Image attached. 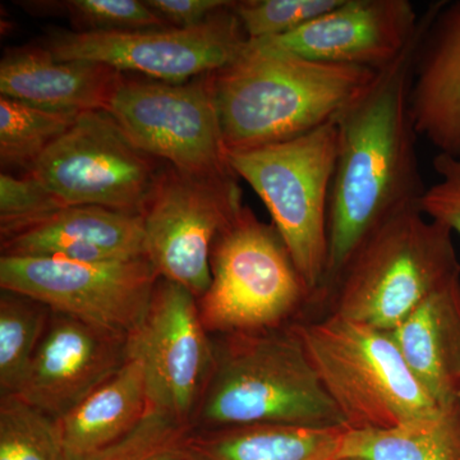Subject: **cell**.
I'll use <instances>...</instances> for the list:
<instances>
[{
    "label": "cell",
    "mask_w": 460,
    "mask_h": 460,
    "mask_svg": "<svg viewBox=\"0 0 460 460\" xmlns=\"http://www.w3.org/2000/svg\"><path fill=\"white\" fill-rule=\"evenodd\" d=\"M416 41L338 118L323 290L371 233L395 215L419 208L425 193L417 151L419 135L410 111L411 63Z\"/></svg>",
    "instance_id": "cell-1"
},
{
    "label": "cell",
    "mask_w": 460,
    "mask_h": 460,
    "mask_svg": "<svg viewBox=\"0 0 460 460\" xmlns=\"http://www.w3.org/2000/svg\"><path fill=\"white\" fill-rule=\"evenodd\" d=\"M380 72L314 62L246 42L211 74L226 151L293 140L335 123Z\"/></svg>",
    "instance_id": "cell-2"
},
{
    "label": "cell",
    "mask_w": 460,
    "mask_h": 460,
    "mask_svg": "<svg viewBox=\"0 0 460 460\" xmlns=\"http://www.w3.org/2000/svg\"><path fill=\"white\" fill-rule=\"evenodd\" d=\"M213 370L193 417V429L347 428L292 323L213 335Z\"/></svg>",
    "instance_id": "cell-3"
},
{
    "label": "cell",
    "mask_w": 460,
    "mask_h": 460,
    "mask_svg": "<svg viewBox=\"0 0 460 460\" xmlns=\"http://www.w3.org/2000/svg\"><path fill=\"white\" fill-rule=\"evenodd\" d=\"M452 230L419 208L371 233L319 302L345 319L392 332L428 296L460 278Z\"/></svg>",
    "instance_id": "cell-4"
},
{
    "label": "cell",
    "mask_w": 460,
    "mask_h": 460,
    "mask_svg": "<svg viewBox=\"0 0 460 460\" xmlns=\"http://www.w3.org/2000/svg\"><path fill=\"white\" fill-rule=\"evenodd\" d=\"M292 325L348 429L394 428L440 407L389 332L332 313Z\"/></svg>",
    "instance_id": "cell-5"
},
{
    "label": "cell",
    "mask_w": 460,
    "mask_h": 460,
    "mask_svg": "<svg viewBox=\"0 0 460 460\" xmlns=\"http://www.w3.org/2000/svg\"><path fill=\"white\" fill-rule=\"evenodd\" d=\"M337 155V122L279 144L226 151L232 171L252 187L270 213L314 304L325 284Z\"/></svg>",
    "instance_id": "cell-6"
},
{
    "label": "cell",
    "mask_w": 460,
    "mask_h": 460,
    "mask_svg": "<svg viewBox=\"0 0 460 460\" xmlns=\"http://www.w3.org/2000/svg\"><path fill=\"white\" fill-rule=\"evenodd\" d=\"M198 301L208 334L224 335L293 323L314 296L277 228L243 205L215 239L211 284Z\"/></svg>",
    "instance_id": "cell-7"
},
{
    "label": "cell",
    "mask_w": 460,
    "mask_h": 460,
    "mask_svg": "<svg viewBox=\"0 0 460 460\" xmlns=\"http://www.w3.org/2000/svg\"><path fill=\"white\" fill-rule=\"evenodd\" d=\"M163 165L136 146L108 111H84L29 174L65 208L99 206L144 215Z\"/></svg>",
    "instance_id": "cell-8"
},
{
    "label": "cell",
    "mask_w": 460,
    "mask_h": 460,
    "mask_svg": "<svg viewBox=\"0 0 460 460\" xmlns=\"http://www.w3.org/2000/svg\"><path fill=\"white\" fill-rule=\"evenodd\" d=\"M108 113L136 146L160 162L199 177L235 175L226 159L211 74L186 83L124 74Z\"/></svg>",
    "instance_id": "cell-9"
},
{
    "label": "cell",
    "mask_w": 460,
    "mask_h": 460,
    "mask_svg": "<svg viewBox=\"0 0 460 460\" xmlns=\"http://www.w3.org/2000/svg\"><path fill=\"white\" fill-rule=\"evenodd\" d=\"M237 178L199 177L164 163L142 215L146 257L157 274L198 299L211 284L215 239L243 208Z\"/></svg>",
    "instance_id": "cell-10"
},
{
    "label": "cell",
    "mask_w": 460,
    "mask_h": 460,
    "mask_svg": "<svg viewBox=\"0 0 460 460\" xmlns=\"http://www.w3.org/2000/svg\"><path fill=\"white\" fill-rule=\"evenodd\" d=\"M233 2L190 29L75 32L50 29L41 47L58 60H90L165 83H186L232 63L248 40Z\"/></svg>",
    "instance_id": "cell-11"
},
{
    "label": "cell",
    "mask_w": 460,
    "mask_h": 460,
    "mask_svg": "<svg viewBox=\"0 0 460 460\" xmlns=\"http://www.w3.org/2000/svg\"><path fill=\"white\" fill-rule=\"evenodd\" d=\"M159 279L147 257L102 262L0 257L2 289L127 337L147 313Z\"/></svg>",
    "instance_id": "cell-12"
},
{
    "label": "cell",
    "mask_w": 460,
    "mask_h": 460,
    "mask_svg": "<svg viewBox=\"0 0 460 460\" xmlns=\"http://www.w3.org/2000/svg\"><path fill=\"white\" fill-rule=\"evenodd\" d=\"M127 358L144 368L148 408L192 428L214 365L213 335L198 298L160 278L147 313L127 337Z\"/></svg>",
    "instance_id": "cell-13"
},
{
    "label": "cell",
    "mask_w": 460,
    "mask_h": 460,
    "mask_svg": "<svg viewBox=\"0 0 460 460\" xmlns=\"http://www.w3.org/2000/svg\"><path fill=\"white\" fill-rule=\"evenodd\" d=\"M420 26L410 0H341L296 31L248 42L314 62L381 72L407 53Z\"/></svg>",
    "instance_id": "cell-14"
},
{
    "label": "cell",
    "mask_w": 460,
    "mask_h": 460,
    "mask_svg": "<svg viewBox=\"0 0 460 460\" xmlns=\"http://www.w3.org/2000/svg\"><path fill=\"white\" fill-rule=\"evenodd\" d=\"M127 361V335L51 311L16 395L53 419L80 404Z\"/></svg>",
    "instance_id": "cell-15"
},
{
    "label": "cell",
    "mask_w": 460,
    "mask_h": 460,
    "mask_svg": "<svg viewBox=\"0 0 460 460\" xmlns=\"http://www.w3.org/2000/svg\"><path fill=\"white\" fill-rule=\"evenodd\" d=\"M410 111L417 135L438 153L460 156V0L436 3L420 17Z\"/></svg>",
    "instance_id": "cell-16"
},
{
    "label": "cell",
    "mask_w": 460,
    "mask_h": 460,
    "mask_svg": "<svg viewBox=\"0 0 460 460\" xmlns=\"http://www.w3.org/2000/svg\"><path fill=\"white\" fill-rule=\"evenodd\" d=\"M124 72L90 60H58L40 44L5 51L0 93L54 111H108Z\"/></svg>",
    "instance_id": "cell-17"
},
{
    "label": "cell",
    "mask_w": 460,
    "mask_h": 460,
    "mask_svg": "<svg viewBox=\"0 0 460 460\" xmlns=\"http://www.w3.org/2000/svg\"><path fill=\"white\" fill-rule=\"evenodd\" d=\"M2 256L83 262L146 257L144 217L99 206H71L2 241Z\"/></svg>",
    "instance_id": "cell-18"
},
{
    "label": "cell",
    "mask_w": 460,
    "mask_h": 460,
    "mask_svg": "<svg viewBox=\"0 0 460 460\" xmlns=\"http://www.w3.org/2000/svg\"><path fill=\"white\" fill-rule=\"evenodd\" d=\"M414 376L438 404L460 392V278L436 290L389 332Z\"/></svg>",
    "instance_id": "cell-19"
},
{
    "label": "cell",
    "mask_w": 460,
    "mask_h": 460,
    "mask_svg": "<svg viewBox=\"0 0 460 460\" xmlns=\"http://www.w3.org/2000/svg\"><path fill=\"white\" fill-rule=\"evenodd\" d=\"M148 411L144 368L126 363L84 401L58 420L66 460H86L128 435Z\"/></svg>",
    "instance_id": "cell-20"
},
{
    "label": "cell",
    "mask_w": 460,
    "mask_h": 460,
    "mask_svg": "<svg viewBox=\"0 0 460 460\" xmlns=\"http://www.w3.org/2000/svg\"><path fill=\"white\" fill-rule=\"evenodd\" d=\"M347 428L244 425L193 429L190 460H337Z\"/></svg>",
    "instance_id": "cell-21"
},
{
    "label": "cell",
    "mask_w": 460,
    "mask_h": 460,
    "mask_svg": "<svg viewBox=\"0 0 460 460\" xmlns=\"http://www.w3.org/2000/svg\"><path fill=\"white\" fill-rule=\"evenodd\" d=\"M338 459L460 460V402L389 429H345Z\"/></svg>",
    "instance_id": "cell-22"
},
{
    "label": "cell",
    "mask_w": 460,
    "mask_h": 460,
    "mask_svg": "<svg viewBox=\"0 0 460 460\" xmlns=\"http://www.w3.org/2000/svg\"><path fill=\"white\" fill-rule=\"evenodd\" d=\"M78 113L54 111L0 96V162L5 169L29 174L39 157L65 135Z\"/></svg>",
    "instance_id": "cell-23"
},
{
    "label": "cell",
    "mask_w": 460,
    "mask_h": 460,
    "mask_svg": "<svg viewBox=\"0 0 460 460\" xmlns=\"http://www.w3.org/2000/svg\"><path fill=\"white\" fill-rule=\"evenodd\" d=\"M51 310L31 296L0 295V394H16L31 365Z\"/></svg>",
    "instance_id": "cell-24"
},
{
    "label": "cell",
    "mask_w": 460,
    "mask_h": 460,
    "mask_svg": "<svg viewBox=\"0 0 460 460\" xmlns=\"http://www.w3.org/2000/svg\"><path fill=\"white\" fill-rule=\"evenodd\" d=\"M0 460H66L58 420L16 395H0Z\"/></svg>",
    "instance_id": "cell-25"
},
{
    "label": "cell",
    "mask_w": 460,
    "mask_h": 460,
    "mask_svg": "<svg viewBox=\"0 0 460 460\" xmlns=\"http://www.w3.org/2000/svg\"><path fill=\"white\" fill-rule=\"evenodd\" d=\"M27 9L65 16L75 32H126L168 29L156 12L140 0H65L26 2Z\"/></svg>",
    "instance_id": "cell-26"
},
{
    "label": "cell",
    "mask_w": 460,
    "mask_h": 460,
    "mask_svg": "<svg viewBox=\"0 0 460 460\" xmlns=\"http://www.w3.org/2000/svg\"><path fill=\"white\" fill-rule=\"evenodd\" d=\"M193 429L148 408L128 435L86 460H190Z\"/></svg>",
    "instance_id": "cell-27"
},
{
    "label": "cell",
    "mask_w": 460,
    "mask_h": 460,
    "mask_svg": "<svg viewBox=\"0 0 460 460\" xmlns=\"http://www.w3.org/2000/svg\"><path fill=\"white\" fill-rule=\"evenodd\" d=\"M341 0H238L232 9L248 40L277 38L301 29Z\"/></svg>",
    "instance_id": "cell-28"
},
{
    "label": "cell",
    "mask_w": 460,
    "mask_h": 460,
    "mask_svg": "<svg viewBox=\"0 0 460 460\" xmlns=\"http://www.w3.org/2000/svg\"><path fill=\"white\" fill-rule=\"evenodd\" d=\"M65 206L32 177L0 174V235L2 241L49 219Z\"/></svg>",
    "instance_id": "cell-29"
},
{
    "label": "cell",
    "mask_w": 460,
    "mask_h": 460,
    "mask_svg": "<svg viewBox=\"0 0 460 460\" xmlns=\"http://www.w3.org/2000/svg\"><path fill=\"white\" fill-rule=\"evenodd\" d=\"M432 164L440 181L426 189L419 205L420 213L460 237V156L438 153Z\"/></svg>",
    "instance_id": "cell-30"
},
{
    "label": "cell",
    "mask_w": 460,
    "mask_h": 460,
    "mask_svg": "<svg viewBox=\"0 0 460 460\" xmlns=\"http://www.w3.org/2000/svg\"><path fill=\"white\" fill-rule=\"evenodd\" d=\"M169 27L190 29L201 25L232 0H145Z\"/></svg>",
    "instance_id": "cell-31"
},
{
    "label": "cell",
    "mask_w": 460,
    "mask_h": 460,
    "mask_svg": "<svg viewBox=\"0 0 460 460\" xmlns=\"http://www.w3.org/2000/svg\"><path fill=\"white\" fill-rule=\"evenodd\" d=\"M456 399H458V402H460V392L458 393V396H456Z\"/></svg>",
    "instance_id": "cell-32"
},
{
    "label": "cell",
    "mask_w": 460,
    "mask_h": 460,
    "mask_svg": "<svg viewBox=\"0 0 460 460\" xmlns=\"http://www.w3.org/2000/svg\"><path fill=\"white\" fill-rule=\"evenodd\" d=\"M337 460H347V459H337Z\"/></svg>",
    "instance_id": "cell-33"
}]
</instances>
